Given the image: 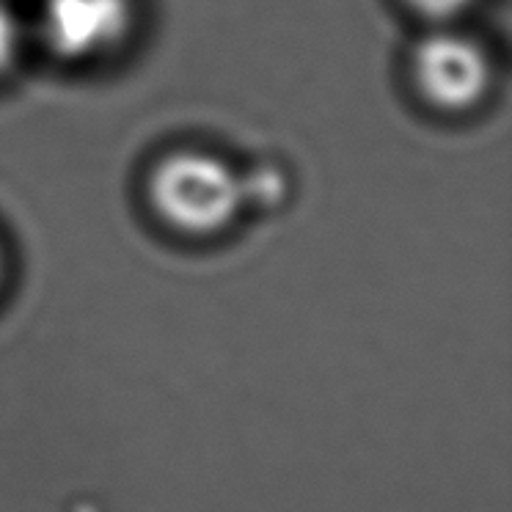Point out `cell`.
<instances>
[{
  "mask_svg": "<svg viewBox=\"0 0 512 512\" xmlns=\"http://www.w3.org/2000/svg\"><path fill=\"white\" fill-rule=\"evenodd\" d=\"M413 78L438 108L466 111L488 89V58L466 36L435 34L416 47Z\"/></svg>",
  "mask_w": 512,
  "mask_h": 512,
  "instance_id": "7a4b0ae2",
  "label": "cell"
},
{
  "mask_svg": "<svg viewBox=\"0 0 512 512\" xmlns=\"http://www.w3.org/2000/svg\"><path fill=\"white\" fill-rule=\"evenodd\" d=\"M149 193L155 210L188 234L221 232L245 201L240 177L223 160L204 152L166 157L152 174Z\"/></svg>",
  "mask_w": 512,
  "mask_h": 512,
  "instance_id": "6da1fadb",
  "label": "cell"
},
{
  "mask_svg": "<svg viewBox=\"0 0 512 512\" xmlns=\"http://www.w3.org/2000/svg\"><path fill=\"white\" fill-rule=\"evenodd\" d=\"M416 12H422L424 17H435V20H449L455 14L466 12L474 0H408Z\"/></svg>",
  "mask_w": 512,
  "mask_h": 512,
  "instance_id": "5b68a950",
  "label": "cell"
},
{
  "mask_svg": "<svg viewBox=\"0 0 512 512\" xmlns=\"http://www.w3.org/2000/svg\"><path fill=\"white\" fill-rule=\"evenodd\" d=\"M0 273H3V262H0Z\"/></svg>",
  "mask_w": 512,
  "mask_h": 512,
  "instance_id": "8992f818",
  "label": "cell"
},
{
  "mask_svg": "<svg viewBox=\"0 0 512 512\" xmlns=\"http://www.w3.org/2000/svg\"><path fill=\"white\" fill-rule=\"evenodd\" d=\"M17 45H20L17 23H14L12 12H9L6 6H0V72L12 64L14 53H17Z\"/></svg>",
  "mask_w": 512,
  "mask_h": 512,
  "instance_id": "277c9868",
  "label": "cell"
},
{
  "mask_svg": "<svg viewBox=\"0 0 512 512\" xmlns=\"http://www.w3.org/2000/svg\"><path fill=\"white\" fill-rule=\"evenodd\" d=\"M127 25V0H47L45 31L64 56H86L113 45Z\"/></svg>",
  "mask_w": 512,
  "mask_h": 512,
  "instance_id": "3957f363",
  "label": "cell"
}]
</instances>
